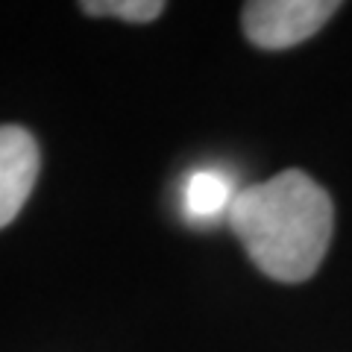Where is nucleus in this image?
Masks as SVG:
<instances>
[{
  "instance_id": "obj_5",
  "label": "nucleus",
  "mask_w": 352,
  "mask_h": 352,
  "mask_svg": "<svg viewBox=\"0 0 352 352\" xmlns=\"http://www.w3.org/2000/svg\"><path fill=\"white\" fill-rule=\"evenodd\" d=\"M80 9L85 15L94 18H124L132 24H147V21H156L164 12L162 0H85L80 3Z\"/></svg>"
},
{
  "instance_id": "obj_2",
  "label": "nucleus",
  "mask_w": 352,
  "mask_h": 352,
  "mask_svg": "<svg viewBox=\"0 0 352 352\" xmlns=\"http://www.w3.org/2000/svg\"><path fill=\"white\" fill-rule=\"evenodd\" d=\"M338 9L335 0H252L241 9V24L256 47L285 50L311 38Z\"/></svg>"
},
{
  "instance_id": "obj_1",
  "label": "nucleus",
  "mask_w": 352,
  "mask_h": 352,
  "mask_svg": "<svg viewBox=\"0 0 352 352\" xmlns=\"http://www.w3.org/2000/svg\"><path fill=\"white\" fill-rule=\"evenodd\" d=\"M226 223L261 273L276 282H302L329 250L335 208L308 173L282 170L238 191Z\"/></svg>"
},
{
  "instance_id": "obj_4",
  "label": "nucleus",
  "mask_w": 352,
  "mask_h": 352,
  "mask_svg": "<svg viewBox=\"0 0 352 352\" xmlns=\"http://www.w3.org/2000/svg\"><path fill=\"white\" fill-rule=\"evenodd\" d=\"M232 200H235V191L229 185V179H223L220 173H212V170L194 173L185 182V191H182L185 214L191 220H214L220 214H229Z\"/></svg>"
},
{
  "instance_id": "obj_3",
  "label": "nucleus",
  "mask_w": 352,
  "mask_h": 352,
  "mask_svg": "<svg viewBox=\"0 0 352 352\" xmlns=\"http://www.w3.org/2000/svg\"><path fill=\"white\" fill-rule=\"evenodd\" d=\"M38 176V144L24 126H0V229L30 200Z\"/></svg>"
}]
</instances>
